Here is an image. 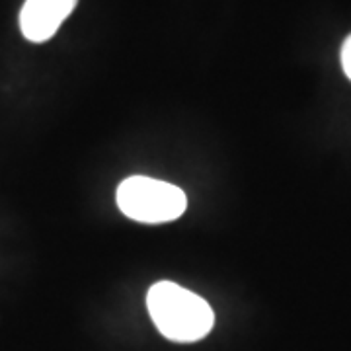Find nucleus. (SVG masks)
<instances>
[{
  "instance_id": "f257e3e1",
  "label": "nucleus",
  "mask_w": 351,
  "mask_h": 351,
  "mask_svg": "<svg viewBox=\"0 0 351 351\" xmlns=\"http://www.w3.org/2000/svg\"><path fill=\"white\" fill-rule=\"evenodd\" d=\"M147 308L158 332L178 343L199 341L215 326L209 302L172 281H158L149 289Z\"/></svg>"
},
{
  "instance_id": "f03ea898",
  "label": "nucleus",
  "mask_w": 351,
  "mask_h": 351,
  "mask_svg": "<svg viewBox=\"0 0 351 351\" xmlns=\"http://www.w3.org/2000/svg\"><path fill=\"white\" fill-rule=\"evenodd\" d=\"M119 211L131 221L162 225L180 219L188 209L184 189L149 176H131L115 191Z\"/></svg>"
},
{
  "instance_id": "7ed1b4c3",
  "label": "nucleus",
  "mask_w": 351,
  "mask_h": 351,
  "mask_svg": "<svg viewBox=\"0 0 351 351\" xmlns=\"http://www.w3.org/2000/svg\"><path fill=\"white\" fill-rule=\"evenodd\" d=\"M78 0H25L20 10V29L32 43L51 39L73 14Z\"/></svg>"
},
{
  "instance_id": "20e7f679",
  "label": "nucleus",
  "mask_w": 351,
  "mask_h": 351,
  "mask_svg": "<svg viewBox=\"0 0 351 351\" xmlns=\"http://www.w3.org/2000/svg\"><path fill=\"white\" fill-rule=\"evenodd\" d=\"M341 66H343V73L351 80V36L346 39V43L341 47Z\"/></svg>"
}]
</instances>
